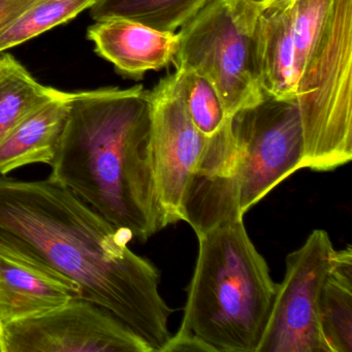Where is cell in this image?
Returning <instances> with one entry per match:
<instances>
[{
    "instance_id": "cell-19",
    "label": "cell",
    "mask_w": 352,
    "mask_h": 352,
    "mask_svg": "<svg viewBox=\"0 0 352 352\" xmlns=\"http://www.w3.org/2000/svg\"><path fill=\"white\" fill-rule=\"evenodd\" d=\"M212 352L213 347L201 338L187 329H180L175 336H170V340L162 349V352Z\"/></svg>"
},
{
    "instance_id": "cell-10",
    "label": "cell",
    "mask_w": 352,
    "mask_h": 352,
    "mask_svg": "<svg viewBox=\"0 0 352 352\" xmlns=\"http://www.w3.org/2000/svg\"><path fill=\"white\" fill-rule=\"evenodd\" d=\"M79 298L80 288L71 280L0 249L1 327L46 314Z\"/></svg>"
},
{
    "instance_id": "cell-12",
    "label": "cell",
    "mask_w": 352,
    "mask_h": 352,
    "mask_svg": "<svg viewBox=\"0 0 352 352\" xmlns=\"http://www.w3.org/2000/svg\"><path fill=\"white\" fill-rule=\"evenodd\" d=\"M259 85L267 98L296 102V72L290 0H276L253 26Z\"/></svg>"
},
{
    "instance_id": "cell-9",
    "label": "cell",
    "mask_w": 352,
    "mask_h": 352,
    "mask_svg": "<svg viewBox=\"0 0 352 352\" xmlns=\"http://www.w3.org/2000/svg\"><path fill=\"white\" fill-rule=\"evenodd\" d=\"M152 153L156 191L166 226L184 221V201L208 138L187 113L177 82L170 74L149 91Z\"/></svg>"
},
{
    "instance_id": "cell-4",
    "label": "cell",
    "mask_w": 352,
    "mask_h": 352,
    "mask_svg": "<svg viewBox=\"0 0 352 352\" xmlns=\"http://www.w3.org/2000/svg\"><path fill=\"white\" fill-rule=\"evenodd\" d=\"M304 168L352 160V0H290Z\"/></svg>"
},
{
    "instance_id": "cell-5",
    "label": "cell",
    "mask_w": 352,
    "mask_h": 352,
    "mask_svg": "<svg viewBox=\"0 0 352 352\" xmlns=\"http://www.w3.org/2000/svg\"><path fill=\"white\" fill-rule=\"evenodd\" d=\"M199 239L180 329L215 351L256 352L277 285L243 219L219 224Z\"/></svg>"
},
{
    "instance_id": "cell-2",
    "label": "cell",
    "mask_w": 352,
    "mask_h": 352,
    "mask_svg": "<svg viewBox=\"0 0 352 352\" xmlns=\"http://www.w3.org/2000/svg\"><path fill=\"white\" fill-rule=\"evenodd\" d=\"M51 178L102 217L146 242L166 228L156 191L149 90L69 94Z\"/></svg>"
},
{
    "instance_id": "cell-11",
    "label": "cell",
    "mask_w": 352,
    "mask_h": 352,
    "mask_svg": "<svg viewBox=\"0 0 352 352\" xmlns=\"http://www.w3.org/2000/svg\"><path fill=\"white\" fill-rule=\"evenodd\" d=\"M87 38L100 56L113 63L120 75L133 80L168 67L178 47V34L120 17L98 20L88 30Z\"/></svg>"
},
{
    "instance_id": "cell-8",
    "label": "cell",
    "mask_w": 352,
    "mask_h": 352,
    "mask_svg": "<svg viewBox=\"0 0 352 352\" xmlns=\"http://www.w3.org/2000/svg\"><path fill=\"white\" fill-rule=\"evenodd\" d=\"M3 352H154L108 309L84 298L3 327Z\"/></svg>"
},
{
    "instance_id": "cell-13",
    "label": "cell",
    "mask_w": 352,
    "mask_h": 352,
    "mask_svg": "<svg viewBox=\"0 0 352 352\" xmlns=\"http://www.w3.org/2000/svg\"><path fill=\"white\" fill-rule=\"evenodd\" d=\"M67 96L61 91L32 111L0 142L1 176L30 164H52L69 118Z\"/></svg>"
},
{
    "instance_id": "cell-6",
    "label": "cell",
    "mask_w": 352,
    "mask_h": 352,
    "mask_svg": "<svg viewBox=\"0 0 352 352\" xmlns=\"http://www.w3.org/2000/svg\"><path fill=\"white\" fill-rule=\"evenodd\" d=\"M180 28L175 69L205 77L217 90L230 118L263 100L253 26L243 19L234 0H212Z\"/></svg>"
},
{
    "instance_id": "cell-14",
    "label": "cell",
    "mask_w": 352,
    "mask_h": 352,
    "mask_svg": "<svg viewBox=\"0 0 352 352\" xmlns=\"http://www.w3.org/2000/svg\"><path fill=\"white\" fill-rule=\"evenodd\" d=\"M321 331L331 352H352V249L335 250L319 300Z\"/></svg>"
},
{
    "instance_id": "cell-16",
    "label": "cell",
    "mask_w": 352,
    "mask_h": 352,
    "mask_svg": "<svg viewBox=\"0 0 352 352\" xmlns=\"http://www.w3.org/2000/svg\"><path fill=\"white\" fill-rule=\"evenodd\" d=\"M212 0H98L90 10L96 21L120 17L160 32H175Z\"/></svg>"
},
{
    "instance_id": "cell-1",
    "label": "cell",
    "mask_w": 352,
    "mask_h": 352,
    "mask_svg": "<svg viewBox=\"0 0 352 352\" xmlns=\"http://www.w3.org/2000/svg\"><path fill=\"white\" fill-rule=\"evenodd\" d=\"M133 239L50 176L0 178V249L71 280L82 298L114 313L162 352L173 310L158 289L160 272L127 246Z\"/></svg>"
},
{
    "instance_id": "cell-20",
    "label": "cell",
    "mask_w": 352,
    "mask_h": 352,
    "mask_svg": "<svg viewBox=\"0 0 352 352\" xmlns=\"http://www.w3.org/2000/svg\"><path fill=\"white\" fill-rule=\"evenodd\" d=\"M36 0H0V34L5 32Z\"/></svg>"
},
{
    "instance_id": "cell-17",
    "label": "cell",
    "mask_w": 352,
    "mask_h": 352,
    "mask_svg": "<svg viewBox=\"0 0 352 352\" xmlns=\"http://www.w3.org/2000/svg\"><path fill=\"white\" fill-rule=\"evenodd\" d=\"M98 0H36L0 34V53L23 44L90 9Z\"/></svg>"
},
{
    "instance_id": "cell-21",
    "label": "cell",
    "mask_w": 352,
    "mask_h": 352,
    "mask_svg": "<svg viewBox=\"0 0 352 352\" xmlns=\"http://www.w3.org/2000/svg\"><path fill=\"white\" fill-rule=\"evenodd\" d=\"M236 9L248 23L254 25L257 16L276 0H234Z\"/></svg>"
},
{
    "instance_id": "cell-18",
    "label": "cell",
    "mask_w": 352,
    "mask_h": 352,
    "mask_svg": "<svg viewBox=\"0 0 352 352\" xmlns=\"http://www.w3.org/2000/svg\"><path fill=\"white\" fill-rule=\"evenodd\" d=\"M175 73L193 124L205 137L215 135L230 119L217 90L205 77L190 69H176Z\"/></svg>"
},
{
    "instance_id": "cell-3",
    "label": "cell",
    "mask_w": 352,
    "mask_h": 352,
    "mask_svg": "<svg viewBox=\"0 0 352 352\" xmlns=\"http://www.w3.org/2000/svg\"><path fill=\"white\" fill-rule=\"evenodd\" d=\"M304 168L296 102L267 98L239 111L208 138L184 201V221L199 234L243 219L272 189Z\"/></svg>"
},
{
    "instance_id": "cell-22",
    "label": "cell",
    "mask_w": 352,
    "mask_h": 352,
    "mask_svg": "<svg viewBox=\"0 0 352 352\" xmlns=\"http://www.w3.org/2000/svg\"><path fill=\"white\" fill-rule=\"evenodd\" d=\"M0 352H3V327L0 324Z\"/></svg>"
},
{
    "instance_id": "cell-15",
    "label": "cell",
    "mask_w": 352,
    "mask_h": 352,
    "mask_svg": "<svg viewBox=\"0 0 352 352\" xmlns=\"http://www.w3.org/2000/svg\"><path fill=\"white\" fill-rule=\"evenodd\" d=\"M61 91L38 83L9 53H0V142L32 111Z\"/></svg>"
},
{
    "instance_id": "cell-7",
    "label": "cell",
    "mask_w": 352,
    "mask_h": 352,
    "mask_svg": "<svg viewBox=\"0 0 352 352\" xmlns=\"http://www.w3.org/2000/svg\"><path fill=\"white\" fill-rule=\"evenodd\" d=\"M335 250L329 234L315 230L287 255L256 352H331L321 331L319 300Z\"/></svg>"
}]
</instances>
